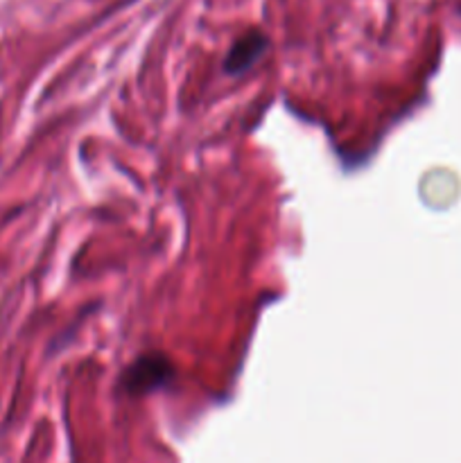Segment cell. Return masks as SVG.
<instances>
[{"mask_svg":"<svg viewBox=\"0 0 461 463\" xmlns=\"http://www.w3.org/2000/svg\"><path fill=\"white\" fill-rule=\"evenodd\" d=\"M174 369L167 362V357L158 355V353H149V355L138 357L129 369L125 371L122 380H125L127 392L131 393H145L152 389L161 387L163 383L172 378Z\"/></svg>","mask_w":461,"mask_h":463,"instance_id":"6da1fadb","label":"cell"},{"mask_svg":"<svg viewBox=\"0 0 461 463\" xmlns=\"http://www.w3.org/2000/svg\"><path fill=\"white\" fill-rule=\"evenodd\" d=\"M267 50V36L262 32L251 30L247 34L240 36L238 41L233 43V48L229 50L224 59V71L229 75H240L247 68H251L258 59L265 54Z\"/></svg>","mask_w":461,"mask_h":463,"instance_id":"7a4b0ae2","label":"cell"}]
</instances>
